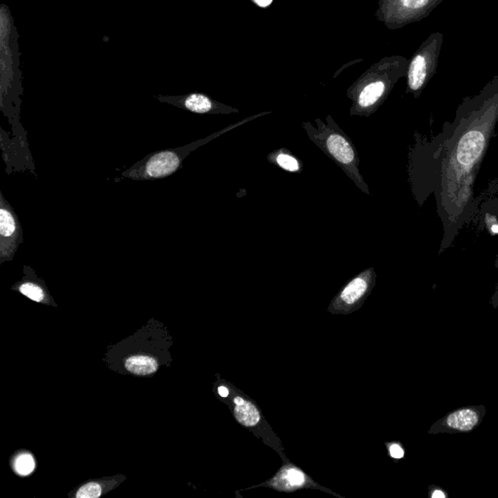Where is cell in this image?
I'll use <instances>...</instances> for the list:
<instances>
[{"mask_svg":"<svg viewBox=\"0 0 498 498\" xmlns=\"http://www.w3.org/2000/svg\"><path fill=\"white\" fill-rule=\"evenodd\" d=\"M426 60L422 55L412 60L409 69V86L412 90H419L426 79Z\"/></svg>","mask_w":498,"mask_h":498,"instance_id":"13","label":"cell"},{"mask_svg":"<svg viewBox=\"0 0 498 498\" xmlns=\"http://www.w3.org/2000/svg\"><path fill=\"white\" fill-rule=\"evenodd\" d=\"M484 144V135L479 130L465 133L457 147V160L462 165H471L481 156Z\"/></svg>","mask_w":498,"mask_h":498,"instance_id":"7","label":"cell"},{"mask_svg":"<svg viewBox=\"0 0 498 498\" xmlns=\"http://www.w3.org/2000/svg\"><path fill=\"white\" fill-rule=\"evenodd\" d=\"M308 481L309 478L302 470L295 466H289L281 470L271 484L278 489L294 490L307 485Z\"/></svg>","mask_w":498,"mask_h":498,"instance_id":"8","label":"cell"},{"mask_svg":"<svg viewBox=\"0 0 498 498\" xmlns=\"http://www.w3.org/2000/svg\"><path fill=\"white\" fill-rule=\"evenodd\" d=\"M102 495V487L97 483H88L78 490L77 498H97Z\"/></svg>","mask_w":498,"mask_h":498,"instance_id":"15","label":"cell"},{"mask_svg":"<svg viewBox=\"0 0 498 498\" xmlns=\"http://www.w3.org/2000/svg\"><path fill=\"white\" fill-rule=\"evenodd\" d=\"M376 281L374 268H368L349 281L332 302L330 311L333 313H349L356 309L371 293Z\"/></svg>","mask_w":498,"mask_h":498,"instance_id":"5","label":"cell"},{"mask_svg":"<svg viewBox=\"0 0 498 498\" xmlns=\"http://www.w3.org/2000/svg\"><path fill=\"white\" fill-rule=\"evenodd\" d=\"M389 455H391L393 459L400 460L404 459L405 450L401 443H391V444L389 445Z\"/></svg>","mask_w":498,"mask_h":498,"instance_id":"16","label":"cell"},{"mask_svg":"<svg viewBox=\"0 0 498 498\" xmlns=\"http://www.w3.org/2000/svg\"><path fill=\"white\" fill-rule=\"evenodd\" d=\"M267 159L271 165L276 166L285 172L291 173L303 172V163L288 148H279V149L274 150L267 156Z\"/></svg>","mask_w":498,"mask_h":498,"instance_id":"9","label":"cell"},{"mask_svg":"<svg viewBox=\"0 0 498 498\" xmlns=\"http://www.w3.org/2000/svg\"><path fill=\"white\" fill-rule=\"evenodd\" d=\"M485 412L484 405H469L454 410L432 424L429 434L471 433L481 425Z\"/></svg>","mask_w":498,"mask_h":498,"instance_id":"4","label":"cell"},{"mask_svg":"<svg viewBox=\"0 0 498 498\" xmlns=\"http://www.w3.org/2000/svg\"><path fill=\"white\" fill-rule=\"evenodd\" d=\"M234 403H235L234 414H235L236 421L243 426L253 427L260 422V412L256 408L255 405L241 396H236Z\"/></svg>","mask_w":498,"mask_h":498,"instance_id":"11","label":"cell"},{"mask_svg":"<svg viewBox=\"0 0 498 498\" xmlns=\"http://www.w3.org/2000/svg\"><path fill=\"white\" fill-rule=\"evenodd\" d=\"M218 393L220 394L221 397L226 398L229 396V389L225 386H220L218 387Z\"/></svg>","mask_w":498,"mask_h":498,"instance_id":"20","label":"cell"},{"mask_svg":"<svg viewBox=\"0 0 498 498\" xmlns=\"http://www.w3.org/2000/svg\"><path fill=\"white\" fill-rule=\"evenodd\" d=\"M400 1L407 8L419 9L429 4V0H400Z\"/></svg>","mask_w":498,"mask_h":498,"instance_id":"18","label":"cell"},{"mask_svg":"<svg viewBox=\"0 0 498 498\" xmlns=\"http://www.w3.org/2000/svg\"><path fill=\"white\" fill-rule=\"evenodd\" d=\"M25 275L26 278H22L21 283L18 285V290L27 296L30 300L35 302H43L46 298V290L43 286L40 284V279L37 278L34 275V271L32 267H24Z\"/></svg>","mask_w":498,"mask_h":498,"instance_id":"10","label":"cell"},{"mask_svg":"<svg viewBox=\"0 0 498 498\" xmlns=\"http://www.w3.org/2000/svg\"><path fill=\"white\" fill-rule=\"evenodd\" d=\"M326 121L325 124L323 121L316 119V127L311 122L302 123L301 126L309 140L341 168L362 192L370 195L368 185L359 172L361 159L356 145L330 115L326 117Z\"/></svg>","mask_w":498,"mask_h":498,"instance_id":"1","label":"cell"},{"mask_svg":"<svg viewBox=\"0 0 498 498\" xmlns=\"http://www.w3.org/2000/svg\"><path fill=\"white\" fill-rule=\"evenodd\" d=\"M429 494L430 498H447L449 494L447 490L443 489L440 485H431L429 489Z\"/></svg>","mask_w":498,"mask_h":498,"instance_id":"17","label":"cell"},{"mask_svg":"<svg viewBox=\"0 0 498 498\" xmlns=\"http://www.w3.org/2000/svg\"><path fill=\"white\" fill-rule=\"evenodd\" d=\"M15 471L21 476H27L34 470L35 462L34 457L29 454L18 455L14 462Z\"/></svg>","mask_w":498,"mask_h":498,"instance_id":"14","label":"cell"},{"mask_svg":"<svg viewBox=\"0 0 498 498\" xmlns=\"http://www.w3.org/2000/svg\"><path fill=\"white\" fill-rule=\"evenodd\" d=\"M158 100L168 103L173 107L180 108L196 114H229L236 112L233 108L225 107L211 100L208 95L200 93H191L184 95H158Z\"/></svg>","mask_w":498,"mask_h":498,"instance_id":"6","label":"cell"},{"mask_svg":"<svg viewBox=\"0 0 498 498\" xmlns=\"http://www.w3.org/2000/svg\"><path fill=\"white\" fill-rule=\"evenodd\" d=\"M254 2L260 7H268L273 2V0H254Z\"/></svg>","mask_w":498,"mask_h":498,"instance_id":"19","label":"cell"},{"mask_svg":"<svg viewBox=\"0 0 498 498\" xmlns=\"http://www.w3.org/2000/svg\"><path fill=\"white\" fill-rule=\"evenodd\" d=\"M24 243V230L13 206L0 192V264L10 262Z\"/></svg>","mask_w":498,"mask_h":498,"instance_id":"3","label":"cell"},{"mask_svg":"<svg viewBox=\"0 0 498 498\" xmlns=\"http://www.w3.org/2000/svg\"><path fill=\"white\" fill-rule=\"evenodd\" d=\"M125 367L130 373L137 376H147L157 371L158 362L151 356H133L125 361Z\"/></svg>","mask_w":498,"mask_h":498,"instance_id":"12","label":"cell"},{"mask_svg":"<svg viewBox=\"0 0 498 498\" xmlns=\"http://www.w3.org/2000/svg\"><path fill=\"white\" fill-rule=\"evenodd\" d=\"M492 230L494 233H498V225L492 226Z\"/></svg>","mask_w":498,"mask_h":498,"instance_id":"21","label":"cell"},{"mask_svg":"<svg viewBox=\"0 0 498 498\" xmlns=\"http://www.w3.org/2000/svg\"><path fill=\"white\" fill-rule=\"evenodd\" d=\"M221 133L211 135L203 138L183 145V147L170 148L150 153L147 157L133 163L132 167L124 170L114 181L116 183L124 180L133 181H151L163 180L175 175L182 168L183 161L187 156L200 147L206 144L211 140L220 135Z\"/></svg>","mask_w":498,"mask_h":498,"instance_id":"2","label":"cell"}]
</instances>
